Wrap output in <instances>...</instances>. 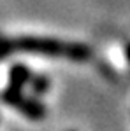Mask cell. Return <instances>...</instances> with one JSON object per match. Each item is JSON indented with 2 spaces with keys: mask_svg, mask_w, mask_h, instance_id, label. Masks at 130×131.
<instances>
[{
  "mask_svg": "<svg viewBox=\"0 0 130 131\" xmlns=\"http://www.w3.org/2000/svg\"><path fill=\"white\" fill-rule=\"evenodd\" d=\"M32 86H33V91H35L37 94H42V93H46V91H48V88H49V81H48L46 77L39 75L37 79H33Z\"/></svg>",
  "mask_w": 130,
  "mask_h": 131,
  "instance_id": "4",
  "label": "cell"
},
{
  "mask_svg": "<svg viewBox=\"0 0 130 131\" xmlns=\"http://www.w3.org/2000/svg\"><path fill=\"white\" fill-rule=\"evenodd\" d=\"M30 81V70L23 65H14L9 72V88L21 91V88Z\"/></svg>",
  "mask_w": 130,
  "mask_h": 131,
  "instance_id": "3",
  "label": "cell"
},
{
  "mask_svg": "<svg viewBox=\"0 0 130 131\" xmlns=\"http://www.w3.org/2000/svg\"><path fill=\"white\" fill-rule=\"evenodd\" d=\"M4 103H7L11 107H14L16 110H20L25 117H28L32 121H42L46 117V108L44 105L35 100L25 98L21 94V91L18 89H11L7 88V91L4 93Z\"/></svg>",
  "mask_w": 130,
  "mask_h": 131,
  "instance_id": "2",
  "label": "cell"
},
{
  "mask_svg": "<svg viewBox=\"0 0 130 131\" xmlns=\"http://www.w3.org/2000/svg\"><path fill=\"white\" fill-rule=\"evenodd\" d=\"M125 52H127V58H128V61H130V42L127 44V49H125Z\"/></svg>",
  "mask_w": 130,
  "mask_h": 131,
  "instance_id": "5",
  "label": "cell"
},
{
  "mask_svg": "<svg viewBox=\"0 0 130 131\" xmlns=\"http://www.w3.org/2000/svg\"><path fill=\"white\" fill-rule=\"evenodd\" d=\"M14 51L39 52L49 56H67L74 61H86L91 56L90 47L84 44L62 42L56 39H46V37H18V39L0 37V58Z\"/></svg>",
  "mask_w": 130,
  "mask_h": 131,
  "instance_id": "1",
  "label": "cell"
}]
</instances>
